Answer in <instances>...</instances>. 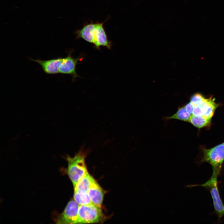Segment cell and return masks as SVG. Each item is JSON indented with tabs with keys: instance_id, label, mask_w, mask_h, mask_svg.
Instances as JSON below:
<instances>
[{
	"instance_id": "6da1fadb",
	"label": "cell",
	"mask_w": 224,
	"mask_h": 224,
	"mask_svg": "<svg viewBox=\"0 0 224 224\" xmlns=\"http://www.w3.org/2000/svg\"><path fill=\"white\" fill-rule=\"evenodd\" d=\"M89 149L85 150L82 146L73 157L67 156L68 163L67 174L74 187L79 180L87 172L85 158Z\"/></svg>"
},
{
	"instance_id": "7a4b0ae2",
	"label": "cell",
	"mask_w": 224,
	"mask_h": 224,
	"mask_svg": "<svg viewBox=\"0 0 224 224\" xmlns=\"http://www.w3.org/2000/svg\"><path fill=\"white\" fill-rule=\"evenodd\" d=\"M190 101L194 105L192 116L203 117L211 120L216 110L220 105L219 103L215 102L214 98L212 97L206 98L199 93L192 95Z\"/></svg>"
},
{
	"instance_id": "3957f363",
	"label": "cell",
	"mask_w": 224,
	"mask_h": 224,
	"mask_svg": "<svg viewBox=\"0 0 224 224\" xmlns=\"http://www.w3.org/2000/svg\"><path fill=\"white\" fill-rule=\"evenodd\" d=\"M202 153L201 163H209L212 169V173L219 175L224 161V142L211 148L200 147Z\"/></svg>"
},
{
	"instance_id": "277c9868",
	"label": "cell",
	"mask_w": 224,
	"mask_h": 224,
	"mask_svg": "<svg viewBox=\"0 0 224 224\" xmlns=\"http://www.w3.org/2000/svg\"><path fill=\"white\" fill-rule=\"evenodd\" d=\"M218 175L212 173L210 178L206 182L201 184H195L191 186H201L209 191L213 201L214 212L219 221L224 215V205L221 198L217 186V177Z\"/></svg>"
},
{
	"instance_id": "5b68a950",
	"label": "cell",
	"mask_w": 224,
	"mask_h": 224,
	"mask_svg": "<svg viewBox=\"0 0 224 224\" xmlns=\"http://www.w3.org/2000/svg\"><path fill=\"white\" fill-rule=\"evenodd\" d=\"M104 215L101 207L93 203L79 205L77 223H91L102 221Z\"/></svg>"
},
{
	"instance_id": "8992f818",
	"label": "cell",
	"mask_w": 224,
	"mask_h": 224,
	"mask_svg": "<svg viewBox=\"0 0 224 224\" xmlns=\"http://www.w3.org/2000/svg\"><path fill=\"white\" fill-rule=\"evenodd\" d=\"M79 205L73 200L67 204L63 212L55 219L57 224H76Z\"/></svg>"
},
{
	"instance_id": "52a82bcc",
	"label": "cell",
	"mask_w": 224,
	"mask_h": 224,
	"mask_svg": "<svg viewBox=\"0 0 224 224\" xmlns=\"http://www.w3.org/2000/svg\"><path fill=\"white\" fill-rule=\"evenodd\" d=\"M71 52H69L68 56L63 58L62 63L60 65L59 73L71 75L72 80L79 77L76 73V69L78 62L82 59V57L75 58L71 56Z\"/></svg>"
},
{
	"instance_id": "ba28073f",
	"label": "cell",
	"mask_w": 224,
	"mask_h": 224,
	"mask_svg": "<svg viewBox=\"0 0 224 224\" xmlns=\"http://www.w3.org/2000/svg\"><path fill=\"white\" fill-rule=\"evenodd\" d=\"M104 23H96L94 34L95 47L100 50L101 46L106 47L108 49H110L112 43L108 39L106 32L103 27Z\"/></svg>"
},
{
	"instance_id": "9c48e42d",
	"label": "cell",
	"mask_w": 224,
	"mask_h": 224,
	"mask_svg": "<svg viewBox=\"0 0 224 224\" xmlns=\"http://www.w3.org/2000/svg\"><path fill=\"white\" fill-rule=\"evenodd\" d=\"M29 59L38 63L45 73L52 75L59 73V69L63 58L59 57L47 60L31 58Z\"/></svg>"
},
{
	"instance_id": "30bf717a",
	"label": "cell",
	"mask_w": 224,
	"mask_h": 224,
	"mask_svg": "<svg viewBox=\"0 0 224 224\" xmlns=\"http://www.w3.org/2000/svg\"><path fill=\"white\" fill-rule=\"evenodd\" d=\"M88 194L92 203L95 205L101 207L104 192L101 187L93 179L91 182Z\"/></svg>"
},
{
	"instance_id": "8fae6325",
	"label": "cell",
	"mask_w": 224,
	"mask_h": 224,
	"mask_svg": "<svg viewBox=\"0 0 224 224\" xmlns=\"http://www.w3.org/2000/svg\"><path fill=\"white\" fill-rule=\"evenodd\" d=\"M96 23H91L85 25L76 32L77 38H82L86 41L93 44Z\"/></svg>"
},
{
	"instance_id": "7c38bea8",
	"label": "cell",
	"mask_w": 224,
	"mask_h": 224,
	"mask_svg": "<svg viewBox=\"0 0 224 224\" xmlns=\"http://www.w3.org/2000/svg\"><path fill=\"white\" fill-rule=\"evenodd\" d=\"M93 179L87 171L74 187V191L81 193H88Z\"/></svg>"
},
{
	"instance_id": "4fadbf2b",
	"label": "cell",
	"mask_w": 224,
	"mask_h": 224,
	"mask_svg": "<svg viewBox=\"0 0 224 224\" xmlns=\"http://www.w3.org/2000/svg\"><path fill=\"white\" fill-rule=\"evenodd\" d=\"M191 115L187 112L184 106L179 107L177 112L173 115L169 117H165L163 119L166 121L175 119L190 123Z\"/></svg>"
},
{
	"instance_id": "5bb4252c",
	"label": "cell",
	"mask_w": 224,
	"mask_h": 224,
	"mask_svg": "<svg viewBox=\"0 0 224 224\" xmlns=\"http://www.w3.org/2000/svg\"><path fill=\"white\" fill-rule=\"evenodd\" d=\"M190 123L198 128L209 127L211 124V120L203 117H196L191 116Z\"/></svg>"
},
{
	"instance_id": "9a60e30c",
	"label": "cell",
	"mask_w": 224,
	"mask_h": 224,
	"mask_svg": "<svg viewBox=\"0 0 224 224\" xmlns=\"http://www.w3.org/2000/svg\"><path fill=\"white\" fill-rule=\"evenodd\" d=\"M74 198L79 205H87L93 203L88 193H81L74 191Z\"/></svg>"
},
{
	"instance_id": "2e32d148",
	"label": "cell",
	"mask_w": 224,
	"mask_h": 224,
	"mask_svg": "<svg viewBox=\"0 0 224 224\" xmlns=\"http://www.w3.org/2000/svg\"><path fill=\"white\" fill-rule=\"evenodd\" d=\"M184 106L187 112L192 116L194 110V105L191 102L187 103Z\"/></svg>"
}]
</instances>
